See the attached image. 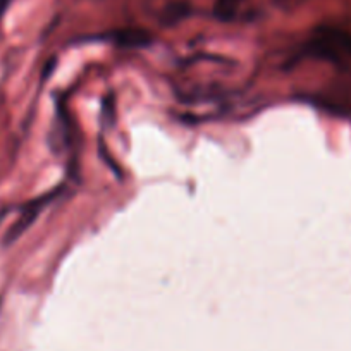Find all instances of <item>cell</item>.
<instances>
[{"label":"cell","instance_id":"1","mask_svg":"<svg viewBox=\"0 0 351 351\" xmlns=\"http://www.w3.org/2000/svg\"><path fill=\"white\" fill-rule=\"evenodd\" d=\"M9 2H11V0H0V14L5 11V8H8Z\"/></svg>","mask_w":351,"mask_h":351}]
</instances>
